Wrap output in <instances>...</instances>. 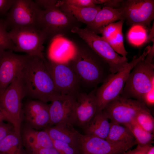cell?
<instances>
[{"label":"cell","mask_w":154,"mask_h":154,"mask_svg":"<svg viewBox=\"0 0 154 154\" xmlns=\"http://www.w3.org/2000/svg\"><path fill=\"white\" fill-rule=\"evenodd\" d=\"M45 59L31 56L22 70L21 76L25 97L47 103L62 95L56 90L45 63Z\"/></svg>","instance_id":"cell-1"},{"label":"cell","mask_w":154,"mask_h":154,"mask_svg":"<svg viewBox=\"0 0 154 154\" xmlns=\"http://www.w3.org/2000/svg\"><path fill=\"white\" fill-rule=\"evenodd\" d=\"M74 44L73 54L67 62L78 76L81 85L94 88L106 81L112 74L107 63L85 42Z\"/></svg>","instance_id":"cell-2"},{"label":"cell","mask_w":154,"mask_h":154,"mask_svg":"<svg viewBox=\"0 0 154 154\" xmlns=\"http://www.w3.org/2000/svg\"><path fill=\"white\" fill-rule=\"evenodd\" d=\"M150 48V46H148L141 55L134 56L130 62L117 73L112 74L97 88L96 93V113L102 111L108 104L121 95L130 72L139 60L145 58Z\"/></svg>","instance_id":"cell-3"},{"label":"cell","mask_w":154,"mask_h":154,"mask_svg":"<svg viewBox=\"0 0 154 154\" xmlns=\"http://www.w3.org/2000/svg\"><path fill=\"white\" fill-rule=\"evenodd\" d=\"M153 88L154 64L143 59L137 62L130 72L120 95L141 101L143 95Z\"/></svg>","instance_id":"cell-4"},{"label":"cell","mask_w":154,"mask_h":154,"mask_svg":"<svg viewBox=\"0 0 154 154\" xmlns=\"http://www.w3.org/2000/svg\"><path fill=\"white\" fill-rule=\"evenodd\" d=\"M71 32L77 34L107 63L112 74L117 73L128 63L126 57L119 55L102 36L89 28L75 27Z\"/></svg>","instance_id":"cell-5"},{"label":"cell","mask_w":154,"mask_h":154,"mask_svg":"<svg viewBox=\"0 0 154 154\" xmlns=\"http://www.w3.org/2000/svg\"><path fill=\"white\" fill-rule=\"evenodd\" d=\"M81 23L72 15L56 6L42 10L38 27L47 39H54L71 32L74 27H80Z\"/></svg>","instance_id":"cell-6"},{"label":"cell","mask_w":154,"mask_h":154,"mask_svg":"<svg viewBox=\"0 0 154 154\" xmlns=\"http://www.w3.org/2000/svg\"><path fill=\"white\" fill-rule=\"evenodd\" d=\"M25 97L21 73L0 96V108L7 121L13 125L15 131L19 134L23 117L22 101Z\"/></svg>","instance_id":"cell-7"},{"label":"cell","mask_w":154,"mask_h":154,"mask_svg":"<svg viewBox=\"0 0 154 154\" xmlns=\"http://www.w3.org/2000/svg\"><path fill=\"white\" fill-rule=\"evenodd\" d=\"M9 33L15 46L14 52L46 58L43 53V44L47 38L38 27L13 28Z\"/></svg>","instance_id":"cell-8"},{"label":"cell","mask_w":154,"mask_h":154,"mask_svg":"<svg viewBox=\"0 0 154 154\" xmlns=\"http://www.w3.org/2000/svg\"><path fill=\"white\" fill-rule=\"evenodd\" d=\"M44 61L58 93L62 95H74L80 91V79L67 62L46 58Z\"/></svg>","instance_id":"cell-9"},{"label":"cell","mask_w":154,"mask_h":154,"mask_svg":"<svg viewBox=\"0 0 154 154\" xmlns=\"http://www.w3.org/2000/svg\"><path fill=\"white\" fill-rule=\"evenodd\" d=\"M42 10L31 0H15L4 21L7 28L38 27Z\"/></svg>","instance_id":"cell-10"},{"label":"cell","mask_w":154,"mask_h":154,"mask_svg":"<svg viewBox=\"0 0 154 154\" xmlns=\"http://www.w3.org/2000/svg\"><path fill=\"white\" fill-rule=\"evenodd\" d=\"M149 110L142 101L120 95L108 104L102 111L111 121L125 125L134 120L140 112Z\"/></svg>","instance_id":"cell-11"},{"label":"cell","mask_w":154,"mask_h":154,"mask_svg":"<svg viewBox=\"0 0 154 154\" xmlns=\"http://www.w3.org/2000/svg\"><path fill=\"white\" fill-rule=\"evenodd\" d=\"M127 23L150 26L154 18V0H122L116 9Z\"/></svg>","instance_id":"cell-12"},{"label":"cell","mask_w":154,"mask_h":154,"mask_svg":"<svg viewBox=\"0 0 154 154\" xmlns=\"http://www.w3.org/2000/svg\"><path fill=\"white\" fill-rule=\"evenodd\" d=\"M81 154H124L137 144L135 140L129 143H113L100 137L79 133Z\"/></svg>","instance_id":"cell-13"},{"label":"cell","mask_w":154,"mask_h":154,"mask_svg":"<svg viewBox=\"0 0 154 154\" xmlns=\"http://www.w3.org/2000/svg\"><path fill=\"white\" fill-rule=\"evenodd\" d=\"M31 56L11 50H0V96L21 73Z\"/></svg>","instance_id":"cell-14"},{"label":"cell","mask_w":154,"mask_h":154,"mask_svg":"<svg viewBox=\"0 0 154 154\" xmlns=\"http://www.w3.org/2000/svg\"><path fill=\"white\" fill-rule=\"evenodd\" d=\"M75 95H62L51 102L49 105V126L61 123L75 124Z\"/></svg>","instance_id":"cell-15"},{"label":"cell","mask_w":154,"mask_h":154,"mask_svg":"<svg viewBox=\"0 0 154 154\" xmlns=\"http://www.w3.org/2000/svg\"><path fill=\"white\" fill-rule=\"evenodd\" d=\"M23 110L27 126L40 130L49 125V106L47 103L37 100H30L25 103Z\"/></svg>","instance_id":"cell-16"},{"label":"cell","mask_w":154,"mask_h":154,"mask_svg":"<svg viewBox=\"0 0 154 154\" xmlns=\"http://www.w3.org/2000/svg\"><path fill=\"white\" fill-rule=\"evenodd\" d=\"M97 86L90 93L78 92L75 95L76 123L84 128L96 113V93Z\"/></svg>","instance_id":"cell-17"},{"label":"cell","mask_w":154,"mask_h":154,"mask_svg":"<svg viewBox=\"0 0 154 154\" xmlns=\"http://www.w3.org/2000/svg\"><path fill=\"white\" fill-rule=\"evenodd\" d=\"M21 135L27 152L42 148L53 147L52 140L44 130L35 129L25 125L21 129Z\"/></svg>","instance_id":"cell-18"},{"label":"cell","mask_w":154,"mask_h":154,"mask_svg":"<svg viewBox=\"0 0 154 154\" xmlns=\"http://www.w3.org/2000/svg\"><path fill=\"white\" fill-rule=\"evenodd\" d=\"M52 139L67 143L80 150L79 133L69 123L49 126L44 129Z\"/></svg>","instance_id":"cell-19"},{"label":"cell","mask_w":154,"mask_h":154,"mask_svg":"<svg viewBox=\"0 0 154 154\" xmlns=\"http://www.w3.org/2000/svg\"><path fill=\"white\" fill-rule=\"evenodd\" d=\"M124 19L118 10L104 7L98 12L94 21L86 27L97 34L101 33L103 28L110 24Z\"/></svg>","instance_id":"cell-20"},{"label":"cell","mask_w":154,"mask_h":154,"mask_svg":"<svg viewBox=\"0 0 154 154\" xmlns=\"http://www.w3.org/2000/svg\"><path fill=\"white\" fill-rule=\"evenodd\" d=\"M57 6L62 10L68 13L78 21L88 25L94 21L97 14L101 9L100 5L94 7H80L61 3L58 0Z\"/></svg>","instance_id":"cell-21"},{"label":"cell","mask_w":154,"mask_h":154,"mask_svg":"<svg viewBox=\"0 0 154 154\" xmlns=\"http://www.w3.org/2000/svg\"><path fill=\"white\" fill-rule=\"evenodd\" d=\"M110 127L109 119L104 112L102 111L96 113L84 128L85 134L106 139Z\"/></svg>","instance_id":"cell-22"},{"label":"cell","mask_w":154,"mask_h":154,"mask_svg":"<svg viewBox=\"0 0 154 154\" xmlns=\"http://www.w3.org/2000/svg\"><path fill=\"white\" fill-rule=\"evenodd\" d=\"M0 154H27L20 134L14 130L0 143Z\"/></svg>","instance_id":"cell-23"},{"label":"cell","mask_w":154,"mask_h":154,"mask_svg":"<svg viewBox=\"0 0 154 154\" xmlns=\"http://www.w3.org/2000/svg\"><path fill=\"white\" fill-rule=\"evenodd\" d=\"M110 123L106 140L115 143H129L135 141L131 132L127 127L112 121Z\"/></svg>","instance_id":"cell-24"},{"label":"cell","mask_w":154,"mask_h":154,"mask_svg":"<svg viewBox=\"0 0 154 154\" xmlns=\"http://www.w3.org/2000/svg\"><path fill=\"white\" fill-rule=\"evenodd\" d=\"M124 126L128 127L133 135L137 144L145 145L151 144L154 139L153 133L148 132L140 126L135 120Z\"/></svg>","instance_id":"cell-25"},{"label":"cell","mask_w":154,"mask_h":154,"mask_svg":"<svg viewBox=\"0 0 154 154\" xmlns=\"http://www.w3.org/2000/svg\"><path fill=\"white\" fill-rule=\"evenodd\" d=\"M147 37L145 27L139 25L132 26L127 34V38L129 42L137 47L146 43Z\"/></svg>","instance_id":"cell-26"},{"label":"cell","mask_w":154,"mask_h":154,"mask_svg":"<svg viewBox=\"0 0 154 154\" xmlns=\"http://www.w3.org/2000/svg\"><path fill=\"white\" fill-rule=\"evenodd\" d=\"M135 120L144 129L150 133H153L154 119L149 110L140 112L136 116Z\"/></svg>","instance_id":"cell-27"},{"label":"cell","mask_w":154,"mask_h":154,"mask_svg":"<svg viewBox=\"0 0 154 154\" xmlns=\"http://www.w3.org/2000/svg\"><path fill=\"white\" fill-rule=\"evenodd\" d=\"M7 29L4 21L0 20V50H11L14 52V45Z\"/></svg>","instance_id":"cell-28"},{"label":"cell","mask_w":154,"mask_h":154,"mask_svg":"<svg viewBox=\"0 0 154 154\" xmlns=\"http://www.w3.org/2000/svg\"><path fill=\"white\" fill-rule=\"evenodd\" d=\"M106 41L117 53L120 54L122 56L126 57L128 52L124 47L122 31Z\"/></svg>","instance_id":"cell-29"},{"label":"cell","mask_w":154,"mask_h":154,"mask_svg":"<svg viewBox=\"0 0 154 154\" xmlns=\"http://www.w3.org/2000/svg\"><path fill=\"white\" fill-rule=\"evenodd\" d=\"M124 22V20H120L117 22L110 24L104 27L101 32L102 37L106 40L114 37L119 32L122 31Z\"/></svg>","instance_id":"cell-30"},{"label":"cell","mask_w":154,"mask_h":154,"mask_svg":"<svg viewBox=\"0 0 154 154\" xmlns=\"http://www.w3.org/2000/svg\"><path fill=\"white\" fill-rule=\"evenodd\" d=\"M52 140L53 147L60 154H81L79 149L67 143L57 140Z\"/></svg>","instance_id":"cell-31"},{"label":"cell","mask_w":154,"mask_h":154,"mask_svg":"<svg viewBox=\"0 0 154 154\" xmlns=\"http://www.w3.org/2000/svg\"><path fill=\"white\" fill-rule=\"evenodd\" d=\"M60 2L65 3L80 7H95V0H62Z\"/></svg>","instance_id":"cell-32"},{"label":"cell","mask_w":154,"mask_h":154,"mask_svg":"<svg viewBox=\"0 0 154 154\" xmlns=\"http://www.w3.org/2000/svg\"><path fill=\"white\" fill-rule=\"evenodd\" d=\"M14 128L11 123L0 122V143L9 134L14 130Z\"/></svg>","instance_id":"cell-33"},{"label":"cell","mask_w":154,"mask_h":154,"mask_svg":"<svg viewBox=\"0 0 154 154\" xmlns=\"http://www.w3.org/2000/svg\"><path fill=\"white\" fill-rule=\"evenodd\" d=\"M38 7L42 10H46L56 6V0H35L34 1Z\"/></svg>","instance_id":"cell-34"},{"label":"cell","mask_w":154,"mask_h":154,"mask_svg":"<svg viewBox=\"0 0 154 154\" xmlns=\"http://www.w3.org/2000/svg\"><path fill=\"white\" fill-rule=\"evenodd\" d=\"M15 1V0H0V17L6 15Z\"/></svg>","instance_id":"cell-35"},{"label":"cell","mask_w":154,"mask_h":154,"mask_svg":"<svg viewBox=\"0 0 154 154\" xmlns=\"http://www.w3.org/2000/svg\"><path fill=\"white\" fill-rule=\"evenodd\" d=\"M151 144L145 145H141L137 144L136 147L133 149H129L124 154H147V151Z\"/></svg>","instance_id":"cell-36"},{"label":"cell","mask_w":154,"mask_h":154,"mask_svg":"<svg viewBox=\"0 0 154 154\" xmlns=\"http://www.w3.org/2000/svg\"><path fill=\"white\" fill-rule=\"evenodd\" d=\"M141 101L147 106H153L154 105V88L145 94Z\"/></svg>","instance_id":"cell-37"},{"label":"cell","mask_w":154,"mask_h":154,"mask_svg":"<svg viewBox=\"0 0 154 154\" xmlns=\"http://www.w3.org/2000/svg\"><path fill=\"white\" fill-rule=\"evenodd\" d=\"M27 154H60L54 147H46L27 152Z\"/></svg>","instance_id":"cell-38"},{"label":"cell","mask_w":154,"mask_h":154,"mask_svg":"<svg viewBox=\"0 0 154 154\" xmlns=\"http://www.w3.org/2000/svg\"><path fill=\"white\" fill-rule=\"evenodd\" d=\"M122 0H104L102 5L106 7L116 9L120 6Z\"/></svg>","instance_id":"cell-39"},{"label":"cell","mask_w":154,"mask_h":154,"mask_svg":"<svg viewBox=\"0 0 154 154\" xmlns=\"http://www.w3.org/2000/svg\"><path fill=\"white\" fill-rule=\"evenodd\" d=\"M153 44L151 46L150 50L149 53L147 55L145 60L147 61L152 63V62L154 56V42Z\"/></svg>","instance_id":"cell-40"},{"label":"cell","mask_w":154,"mask_h":154,"mask_svg":"<svg viewBox=\"0 0 154 154\" xmlns=\"http://www.w3.org/2000/svg\"><path fill=\"white\" fill-rule=\"evenodd\" d=\"M149 41L154 42V24L152 27L150 32L147 35L146 42Z\"/></svg>","instance_id":"cell-41"},{"label":"cell","mask_w":154,"mask_h":154,"mask_svg":"<svg viewBox=\"0 0 154 154\" xmlns=\"http://www.w3.org/2000/svg\"><path fill=\"white\" fill-rule=\"evenodd\" d=\"M4 121H7L3 111L0 108V122Z\"/></svg>","instance_id":"cell-42"},{"label":"cell","mask_w":154,"mask_h":154,"mask_svg":"<svg viewBox=\"0 0 154 154\" xmlns=\"http://www.w3.org/2000/svg\"><path fill=\"white\" fill-rule=\"evenodd\" d=\"M147 154H154V146L151 145L147 151Z\"/></svg>","instance_id":"cell-43"}]
</instances>
